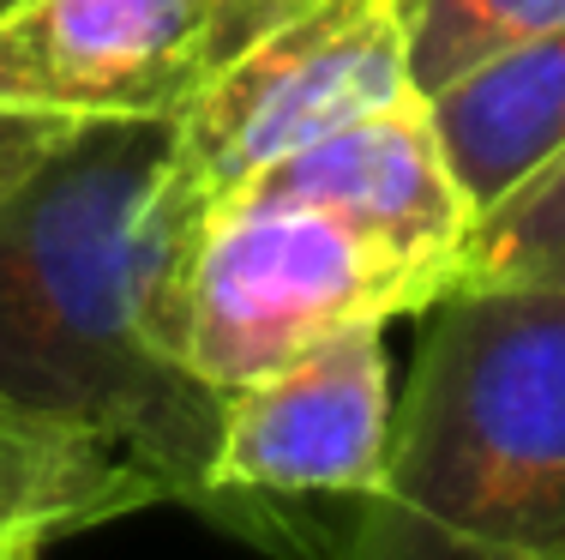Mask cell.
I'll return each instance as SVG.
<instances>
[{"instance_id":"obj_1","label":"cell","mask_w":565,"mask_h":560,"mask_svg":"<svg viewBox=\"0 0 565 560\" xmlns=\"http://www.w3.org/2000/svg\"><path fill=\"white\" fill-rule=\"evenodd\" d=\"M174 121H78L0 199V404L103 440L228 530L211 488L223 392L169 350V260L145 230Z\"/></svg>"},{"instance_id":"obj_2","label":"cell","mask_w":565,"mask_h":560,"mask_svg":"<svg viewBox=\"0 0 565 560\" xmlns=\"http://www.w3.org/2000/svg\"><path fill=\"white\" fill-rule=\"evenodd\" d=\"M331 560H565V289L427 308L392 458Z\"/></svg>"},{"instance_id":"obj_3","label":"cell","mask_w":565,"mask_h":560,"mask_svg":"<svg viewBox=\"0 0 565 560\" xmlns=\"http://www.w3.org/2000/svg\"><path fill=\"white\" fill-rule=\"evenodd\" d=\"M451 284L434 265L295 199H228L193 235L169 302L174 362L235 392L355 326L427 314Z\"/></svg>"},{"instance_id":"obj_4","label":"cell","mask_w":565,"mask_h":560,"mask_svg":"<svg viewBox=\"0 0 565 560\" xmlns=\"http://www.w3.org/2000/svg\"><path fill=\"white\" fill-rule=\"evenodd\" d=\"M409 91V36L397 0H319L228 61L174 115L163 176L145 211V230L169 260V302L193 235L253 176Z\"/></svg>"},{"instance_id":"obj_5","label":"cell","mask_w":565,"mask_h":560,"mask_svg":"<svg viewBox=\"0 0 565 560\" xmlns=\"http://www.w3.org/2000/svg\"><path fill=\"white\" fill-rule=\"evenodd\" d=\"M319 0H12L0 97L73 121H174L235 55Z\"/></svg>"},{"instance_id":"obj_6","label":"cell","mask_w":565,"mask_h":560,"mask_svg":"<svg viewBox=\"0 0 565 560\" xmlns=\"http://www.w3.org/2000/svg\"><path fill=\"white\" fill-rule=\"evenodd\" d=\"M392 422L397 398L385 326H355L282 373L223 392L211 488L228 513V530L271 542V500H361L392 458Z\"/></svg>"},{"instance_id":"obj_7","label":"cell","mask_w":565,"mask_h":560,"mask_svg":"<svg viewBox=\"0 0 565 560\" xmlns=\"http://www.w3.org/2000/svg\"><path fill=\"white\" fill-rule=\"evenodd\" d=\"M235 199H295V205L338 211L355 230L434 265L451 289L457 265H463V242L476 230V205L457 181L422 91L301 145L295 157L253 176Z\"/></svg>"},{"instance_id":"obj_8","label":"cell","mask_w":565,"mask_h":560,"mask_svg":"<svg viewBox=\"0 0 565 560\" xmlns=\"http://www.w3.org/2000/svg\"><path fill=\"white\" fill-rule=\"evenodd\" d=\"M476 218L565 151V24L469 66L427 97Z\"/></svg>"},{"instance_id":"obj_9","label":"cell","mask_w":565,"mask_h":560,"mask_svg":"<svg viewBox=\"0 0 565 560\" xmlns=\"http://www.w3.org/2000/svg\"><path fill=\"white\" fill-rule=\"evenodd\" d=\"M157 500H163V488L103 440L0 404V537L36 530V537L61 542L73 530L109 525V518H127Z\"/></svg>"},{"instance_id":"obj_10","label":"cell","mask_w":565,"mask_h":560,"mask_svg":"<svg viewBox=\"0 0 565 560\" xmlns=\"http://www.w3.org/2000/svg\"><path fill=\"white\" fill-rule=\"evenodd\" d=\"M457 289H565V151L476 218Z\"/></svg>"},{"instance_id":"obj_11","label":"cell","mask_w":565,"mask_h":560,"mask_svg":"<svg viewBox=\"0 0 565 560\" xmlns=\"http://www.w3.org/2000/svg\"><path fill=\"white\" fill-rule=\"evenodd\" d=\"M397 7L409 36V78L422 97L565 24V0H397Z\"/></svg>"},{"instance_id":"obj_12","label":"cell","mask_w":565,"mask_h":560,"mask_svg":"<svg viewBox=\"0 0 565 560\" xmlns=\"http://www.w3.org/2000/svg\"><path fill=\"white\" fill-rule=\"evenodd\" d=\"M73 115H49V109H24V103L0 97V199L19 181H31L36 169L55 157V145L73 133Z\"/></svg>"},{"instance_id":"obj_13","label":"cell","mask_w":565,"mask_h":560,"mask_svg":"<svg viewBox=\"0 0 565 560\" xmlns=\"http://www.w3.org/2000/svg\"><path fill=\"white\" fill-rule=\"evenodd\" d=\"M49 537H36V530H12V537H0V560H43Z\"/></svg>"},{"instance_id":"obj_14","label":"cell","mask_w":565,"mask_h":560,"mask_svg":"<svg viewBox=\"0 0 565 560\" xmlns=\"http://www.w3.org/2000/svg\"><path fill=\"white\" fill-rule=\"evenodd\" d=\"M7 7H12V0H0V12H7Z\"/></svg>"}]
</instances>
